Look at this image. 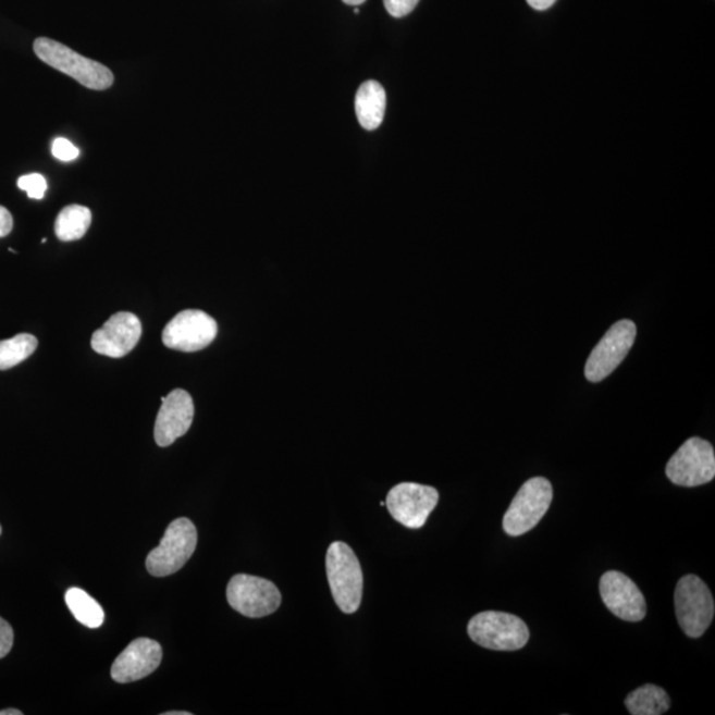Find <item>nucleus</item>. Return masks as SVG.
Wrapping results in <instances>:
<instances>
[{
    "mask_svg": "<svg viewBox=\"0 0 715 715\" xmlns=\"http://www.w3.org/2000/svg\"><path fill=\"white\" fill-rule=\"evenodd\" d=\"M326 574L330 591L342 613H357L363 595V572L353 548L345 542H333L328 548Z\"/></svg>",
    "mask_w": 715,
    "mask_h": 715,
    "instance_id": "1",
    "label": "nucleus"
},
{
    "mask_svg": "<svg viewBox=\"0 0 715 715\" xmlns=\"http://www.w3.org/2000/svg\"><path fill=\"white\" fill-rule=\"evenodd\" d=\"M34 51L42 63L75 78L85 88L103 90L112 87L114 83L113 73L106 65L82 57L59 41L48 38L36 39Z\"/></svg>",
    "mask_w": 715,
    "mask_h": 715,
    "instance_id": "2",
    "label": "nucleus"
},
{
    "mask_svg": "<svg viewBox=\"0 0 715 715\" xmlns=\"http://www.w3.org/2000/svg\"><path fill=\"white\" fill-rule=\"evenodd\" d=\"M469 638L486 650L518 651L528 644L530 633L527 622L518 616L486 611L477 614L468 625Z\"/></svg>",
    "mask_w": 715,
    "mask_h": 715,
    "instance_id": "3",
    "label": "nucleus"
},
{
    "mask_svg": "<svg viewBox=\"0 0 715 715\" xmlns=\"http://www.w3.org/2000/svg\"><path fill=\"white\" fill-rule=\"evenodd\" d=\"M198 545V531L188 518H178L169 525L161 543L146 558V568L152 577L173 576L192 558Z\"/></svg>",
    "mask_w": 715,
    "mask_h": 715,
    "instance_id": "4",
    "label": "nucleus"
},
{
    "mask_svg": "<svg viewBox=\"0 0 715 715\" xmlns=\"http://www.w3.org/2000/svg\"><path fill=\"white\" fill-rule=\"evenodd\" d=\"M675 606L678 626L689 638H701L712 625L714 599L704 580L699 577L687 576L678 580Z\"/></svg>",
    "mask_w": 715,
    "mask_h": 715,
    "instance_id": "5",
    "label": "nucleus"
},
{
    "mask_svg": "<svg viewBox=\"0 0 715 715\" xmlns=\"http://www.w3.org/2000/svg\"><path fill=\"white\" fill-rule=\"evenodd\" d=\"M552 503L553 486L545 477H534L525 482L504 517L505 533L519 537L533 530Z\"/></svg>",
    "mask_w": 715,
    "mask_h": 715,
    "instance_id": "6",
    "label": "nucleus"
},
{
    "mask_svg": "<svg viewBox=\"0 0 715 715\" xmlns=\"http://www.w3.org/2000/svg\"><path fill=\"white\" fill-rule=\"evenodd\" d=\"M665 472L678 486L693 488L707 484L715 476L713 445L700 437L687 440L666 464Z\"/></svg>",
    "mask_w": 715,
    "mask_h": 715,
    "instance_id": "7",
    "label": "nucleus"
},
{
    "mask_svg": "<svg viewBox=\"0 0 715 715\" xmlns=\"http://www.w3.org/2000/svg\"><path fill=\"white\" fill-rule=\"evenodd\" d=\"M638 329L631 320L614 323L587 359L584 375L592 383L602 382L619 368L631 350Z\"/></svg>",
    "mask_w": 715,
    "mask_h": 715,
    "instance_id": "8",
    "label": "nucleus"
},
{
    "mask_svg": "<svg viewBox=\"0 0 715 715\" xmlns=\"http://www.w3.org/2000/svg\"><path fill=\"white\" fill-rule=\"evenodd\" d=\"M227 601L238 614L259 619L276 613L281 592L271 580L237 574L227 585Z\"/></svg>",
    "mask_w": 715,
    "mask_h": 715,
    "instance_id": "9",
    "label": "nucleus"
},
{
    "mask_svg": "<svg viewBox=\"0 0 715 715\" xmlns=\"http://www.w3.org/2000/svg\"><path fill=\"white\" fill-rule=\"evenodd\" d=\"M218 330V322L205 311L183 310L164 326L162 341L173 350L194 353L210 346Z\"/></svg>",
    "mask_w": 715,
    "mask_h": 715,
    "instance_id": "10",
    "label": "nucleus"
},
{
    "mask_svg": "<svg viewBox=\"0 0 715 715\" xmlns=\"http://www.w3.org/2000/svg\"><path fill=\"white\" fill-rule=\"evenodd\" d=\"M439 503V492L435 488L402 482L387 494L386 506L395 521L408 529L423 528L428 517Z\"/></svg>",
    "mask_w": 715,
    "mask_h": 715,
    "instance_id": "11",
    "label": "nucleus"
},
{
    "mask_svg": "<svg viewBox=\"0 0 715 715\" xmlns=\"http://www.w3.org/2000/svg\"><path fill=\"white\" fill-rule=\"evenodd\" d=\"M599 589L603 603L619 619L631 622L644 619L645 599L631 578L619 571H608L601 578Z\"/></svg>",
    "mask_w": 715,
    "mask_h": 715,
    "instance_id": "12",
    "label": "nucleus"
},
{
    "mask_svg": "<svg viewBox=\"0 0 715 715\" xmlns=\"http://www.w3.org/2000/svg\"><path fill=\"white\" fill-rule=\"evenodd\" d=\"M143 335L139 318L127 311H121L109 318L101 329L91 337V347L101 356L122 358L137 346Z\"/></svg>",
    "mask_w": 715,
    "mask_h": 715,
    "instance_id": "13",
    "label": "nucleus"
},
{
    "mask_svg": "<svg viewBox=\"0 0 715 715\" xmlns=\"http://www.w3.org/2000/svg\"><path fill=\"white\" fill-rule=\"evenodd\" d=\"M155 427V437L159 447H169L189 430L193 424L195 407L192 395L185 390L171 391L162 397Z\"/></svg>",
    "mask_w": 715,
    "mask_h": 715,
    "instance_id": "14",
    "label": "nucleus"
},
{
    "mask_svg": "<svg viewBox=\"0 0 715 715\" xmlns=\"http://www.w3.org/2000/svg\"><path fill=\"white\" fill-rule=\"evenodd\" d=\"M163 651L156 640L140 638L134 640L114 659L110 676L115 682L130 683L155 674L161 665Z\"/></svg>",
    "mask_w": 715,
    "mask_h": 715,
    "instance_id": "15",
    "label": "nucleus"
},
{
    "mask_svg": "<svg viewBox=\"0 0 715 715\" xmlns=\"http://www.w3.org/2000/svg\"><path fill=\"white\" fill-rule=\"evenodd\" d=\"M386 90L381 84L369 79L360 85L356 96V112L360 126L375 131L382 125L386 113Z\"/></svg>",
    "mask_w": 715,
    "mask_h": 715,
    "instance_id": "16",
    "label": "nucleus"
},
{
    "mask_svg": "<svg viewBox=\"0 0 715 715\" xmlns=\"http://www.w3.org/2000/svg\"><path fill=\"white\" fill-rule=\"evenodd\" d=\"M626 706L632 715H659L669 711L670 699L663 688L646 683L627 695Z\"/></svg>",
    "mask_w": 715,
    "mask_h": 715,
    "instance_id": "17",
    "label": "nucleus"
},
{
    "mask_svg": "<svg viewBox=\"0 0 715 715\" xmlns=\"http://www.w3.org/2000/svg\"><path fill=\"white\" fill-rule=\"evenodd\" d=\"M91 224V212L88 207L71 205L66 206L58 215L54 223V234L61 242L78 241Z\"/></svg>",
    "mask_w": 715,
    "mask_h": 715,
    "instance_id": "18",
    "label": "nucleus"
},
{
    "mask_svg": "<svg viewBox=\"0 0 715 715\" xmlns=\"http://www.w3.org/2000/svg\"><path fill=\"white\" fill-rule=\"evenodd\" d=\"M65 602L73 616L83 626L89 628L102 626L103 619H106L102 607L84 590L73 587V589L66 591Z\"/></svg>",
    "mask_w": 715,
    "mask_h": 715,
    "instance_id": "19",
    "label": "nucleus"
},
{
    "mask_svg": "<svg viewBox=\"0 0 715 715\" xmlns=\"http://www.w3.org/2000/svg\"><path fill=\"white\" fill-rule=\"evenodd\" d=\"M38 344L33 334H17L10 340L0 341V370H9L24 362L33 356Z\"/></svg>",
    "mask_w": 715,
    "mask_h": 715,
    "instance_id": "20",
    "label": "nucleus"
},
{
    "mask_svg": "<svg viewBox=\"0 0 715 715\" xmlns=\"http://www.w3.org/2000/svg\"><path fill=\"white\" fill-rule=\"evenodd\" d=\"M17 187L26 192L30 199L40 200L45 198L48 185L41 174H28L21 176L17 181Z\"/></svg>",
    "mask_w": 715,
    "mask_h": 715,
    "instance_id": "21",
    "label": "nucleus"
},
{
    "mask_svg": "<svg viewBox=\"0 0 715 715\" xmlns=\"http://www.w3.org/2000/svg\"><path fill=\"white\" fill-rule=\"evenodd\" d=\"M52 155L54 158H58L59 161L71 162L75 161L79 151L69 139L58 138L53 140Z\"/></svg>",
    "mask_w": 715,
    "mask_h": 715,
    "instance_id": "22",
    "label": "nucleus"
},
{
    "mask_svg": "<svg viewBox=\"0 0 715 715\" xmlns=\"http://www.w3.org/2000/svg\"><path fill=\"white\" fill-rule=\"evenodd\" d=\"M383 2L391 16L403 17L411 14L420 0H383Z\"/></svg>",
    "mask_w": 715,
    "mask_h": 715,
    "instance_id": "23",
    "label": "nucleus"
},
{
    "mask_svg": "<svg viewBox=\"0 0 715 715\" xmlns=\"http://www.w3.org/2000/svg\"><path fill=\"white\" fill-rule=\"evenodd\" d=\"M14 645V629L0 617V658L9 655Z\"/></svg>",
    "mask_w": 715,
    "mask_h": 715,
    "instance_id": "24",
    "label": "nucleus"
},
{
    "mask_svg": "<svg viewBox=\"0 0 715 715\" xmlns=\"http://www.w3.org/2000/svg\"><path fill=\"white\" fill-rule=\"evenodd\" d=\"M14 227V220L8 209L0 206V237L8 236Z\"/></svg>",
    "mask_w": 715,
    "mask_h": 715,
    "instance_id": "25",
    "label": "nucleus"
},
{
    "mask_svg": "<svg viewBox=\"0 0 715 715\" xmlns=\"http://www.w3.org/2000/svg\"><path fill=\"white\" fill-rule=\"evenodd\" d=\"M530 8H533L537 11H545L550 8H553L556 0H527Z\"/></svg>",
    "mask_w": 715,
    "mask_h": 715,
    "instance_id": "26",
    "label": "nucleus"
},
{
    "mask_svg": "<svg viewBox=\"0 0 715 715\" xmlns=\"http://www.w3.org/2000/svg\"><path fill=\"white\" fill-rule=\"evenodd\" d=\"M23 713L21 711H17V708H8V711H2L0 712V715H22Z\"/></svg>",
    "mask_w": 715,
    "mask_h": 715,
    "instance_id": "27",
    "label": "nucleus"
},
{
    "mask_svg": "<svg viewBox=\"0 0 715 715\" xmlns=\"http://www.w3.org/2000/svg\"><path fill=\"white\" fill-rule=\"evenodd\" d=\"M342 2L350 5H359L366 2V0H342Z\"/></svg>",
    "mask_w": 715,
    "mask_h": 715,
    "instance_id": "28",
    "label": "nucleus"
},
{
    "mask_svg": "<svg viewBox=\"0 0 715 715\" xmlns=\"http://www.w3.org/2000/svg\"><path fill=\"white\" fill-rule=\"evenodd\" d=\"M163 715H192V713H188V712H168V713H164Z\"/></svg>",
    "mask_w": 715,
    "mask_h": 715,
    "instance_id": "29",
    "label": "nucleus"
},
{
    "mask_svg": "<svg viewBox=\"0 0 715 715\" xmlns=\"http://www.w3.org/2000/svg\"><path fill=\"white\" fill-rule=\"evenodd\" d=\"M354 14H359V9H354Z\"/></svg>",
    "mask_w": 715,
    "mask_h": 715,
    "instance_id": "30",
    "label": "nucleus"
},
{
    "mask_svg": "<svg viewBox=\"0 0 715 715\" xmlns=\"http://www.w3.org/2000/svg\"><path fill=\"white\" fill-rule=\"evenodd\" d=\"M0 535H2V527H0Z\"/></svg>",
    "mask_w": 715,
    "mask_h": 715,
    "instance_id": "31",
    "label": "nucleus"
}]
</instances>
